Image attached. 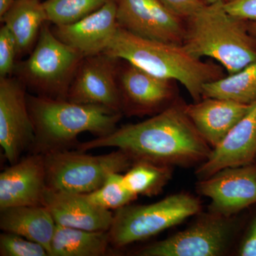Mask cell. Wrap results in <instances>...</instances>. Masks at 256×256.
Here are the masks:
<instances>
[{"label":"cell","instance_id":"1","mask_svg":"<svg viewBox=\"0 0 256 256\" xmlns=\"http://www.w3.org/2000/svg\"><path fill=\"white\" fill-rule=\"evenodd\" d=\"M186 106L172 105L156 116L114 132L79 142L76 150L86 152L114 148L133 162L148 161L166 166H194L206 161L212 148L197 130L186 112Z\"/></svg>","mask_w":256,"mask_h":256},{"label":"cell","instance_id":"2","mask_svg":"<svg viewBox=\"0 0 256 256\" xmlns=\"http://www.w3.org/2000/svg\"><path fill=\"white\" fill-rule=\"evenodd\" d=\"M104 54L160 78L181 82L196 102L206 82L223 77L220 66L204 62L183 44L148 40L120 26Z\"/></svg>","mask_w":256,"mask_h":256},{"label":"cell","instance_id":"3","mask_svg":"<svg viewBox=\"0 0 256 256\" xmlns=\"http://www.w3.org/2000/svg\"><path fill=\"white\" fill-rule=\"evenodd\" d=\"M35 130L32 153L44 154L76 146L77 138L88 132L98 137L117 129L122 112L104 106L80 104L67 99L28 95Z\"/></svg>","mask_w":256,"mask_h":256},{"label":"cell","instance_id":"4","mask_svg":"<svg viewBox=\"0 0 256 256\" xmlns=\"http://www.w3.org/2000/svg\"><path fill=\"white\" fill-rule=\"evenodd\" d=\"M186 20L182 44L195 56L216 60L229 74L256 60V40L242 20L227 12L222 0L206 3Z\"/></svg>","mask_w":256,"mask_h":256},{"label":"cell","instance_id":"5","mask_svg":"<svg viewBox=\"0 0 256 256\" xmlns=\"http://www.w3.org/2000/svg\"><path fill=\"white\" fill-rule=\"evenodd\" d=\"M48 22L42 26L28 60L16 63L14 73L38 96L67 99L69 87L85 57L57 38Z\"/></svg>","mask_w":256,"mask_h":256},{"label":"cell","instance_id":"6","mask_svg":"<svg viewBox=\"0 0 256 256\" xmlns=\"http://www.w3.org/2000/svg\"><path fill=\"white\" fill-rule=\"evenodd\" d=\"M202 210L200 198L180 193L148 205H126L116 210L109 229L110 246L120 249L182 223Z\"/></svg>","mask_w":256,"mask_h":256},{"label":"cell","instance_id":"7","mask_svg":"<svg viewBox=\"0 0 256 256\" xmlns=\"http://www.w3.org/2000/svg\"><path fill=\"white\" fill-rule=\"evenodd\" d=\"M47 188L55 191L86 194L100 188L109 175L127 171L132 160L120 150L92 156L68 150L44 154Z\"/></svg>","mask_w":256,"mask_h":256},{"label":"cell","instance_id":"8","mask_svg":"<svg viewBox=\"0 0 256 256\" xmlns=\"http://www.w3.org/2000/svg\"><path fill=\"white\" fill-rule=\"evenodd\" d=\"M236 222L210 212L198 214L184 230L146 246L136 252L139 256H220L232 245Z\"/></svg>","mask_w":256,"mask_h":256},{"label":"cell","instance_id":"9","mask_svg":"<svg viewBox=\"0 0 256 256\" xmlns=\"http://www.w3.org/2000/svg\"><path fill=\"white\" fill-rule=\"evenodd\" d=\"M25 89L16 78H0V144L10 164L31 150L35 140Z\"/></svg>","mask_w":256,"mask_h":256},{"label":"cell","instance_id":"10","mask_svg":"<svg viewBox=\"0 0 256 256\" xmlns=\"http://www.w3.org/2000/svg\"><path fill=\"white\" fill-rule=\"evenodd\" d=\"M118 26L136 36L182 44L181 18L160 0H114Z\"/></svg>","mask_w":256,"mask_h":256},{"label":"cell","instance_id":"11","mask_svg":"<svg viewBox=\"0 0 256 256\" xmlns=\"http://www.w3.org/2000/svg\"><path fill=\"white\" fill-rule=\"evenodd\" d=\"M117 60L104 53L85 57L69 87L67 100L76 104L104 106L122 112L117 82Z\"/></svg>","mask_w":256,"mask_h":256},{"label":"cell","instance_id":"12","mask_svg":"<svg viewBox=\"0 0 256 256\" xmlns=\"http://www.w3.org/2000/svg\"><path fill=\"white\" fill-rule=\"evenodd\" d=\"M196 190L210 200V212L232 217L256 204V166L227 168L198 181Z\"/></svg>","mask_w":256,"mask_h":256},{"label":"cell","instance_id":"13","mask_svg":"<svg viewBox=\"0 0 256 256\" xmlns=\"http://www.w3.org/2000/svg\"><path fill=\"white\" fill-rule=\"evenodd\" d=\"M47 190L44 156L32 153L0 174V210L18 206H44Z\"/></svg>","mask_w":256,"mask_h":256},{"label":"cell","instance_id":"14","mask_svg":"<svg viewBox=\"0 0 256 256\" xmlns=\"http://www.w3.org/2000/svg\"><path fill=\"white\" fill-rule=\"evenodd\" d=\"M256 158V101L250 110L212 149L195 172L198 180L210 178L227 168L250 164Z\"/></svg>","mask_w":256,"mask_h":256},{"label":"cell","instance_id":"15","mask_svg":"<svg viewBox=\"0 0 256 256\" xmlns=\"http://www.w3.org/2000/svg\"><path fill=\"white\" fill-rule=\"evenodd\" d=\"M118 26L116 2L110 0L77 22L55 26L53 32L60 41L87 57L104 53Z\"/></svg>","mask_w":256,"mask_h":256},{"label":"cell","instance_id":"16","mask_svg":"<svg viewBox=\"0 0 256 256\" xmlns=\"http://www.w3.org/2000/svg\"><path fill=\"white\" fill-rule=\"evenodd\" d=\"M44 206L50 212L56 224L62 226L90 232H108L114 220L111 210L92 204L85 194L47 188Z\"/></svg>","mask_w":256,"mask_h":256},{"label":"cell","instance_id":"17","mask_svg":"<svg viewBox=\"0 0 256 256\" xmlns=\"http://www.w3.org/2000/svg\"><path fill=\"white\" fill-rule=\"evenodd\" d=\"M122 111L129 114L156 112L172 96L170 82L128 64L119 77Z\"/></svg>","mask_w":256,"mask_h":256},{"label":"cell","instance_id":"18","mask_svg":"<svg viewBox=\"0 0 256 256\" xmlns=\"http://www.w3.org/2000/svg\"><path fill=\"white\" fill-rule=\"evenodd\" d=\"M252 104L204 98L196 104L186 106L185 109L197 130L213 149L248 114Z\"/></svg>","mask_w":256,"mask_h":256},{"label":"cell","instance_id":"19","mask_svg":"<svg viewBox=\"0 0 256 256\" xmlns=\"http://www.w3.org/2000/svg\"><path fill=\"white\" fill-rule=\"evenodd\" d=\"M56 227L53 217L44 206H12L0 210L2 230L42 244L50 256Z\"/></svg>","mask_w":256,"mask_h":256},{"label":"cell","instance_id":"20","mask_svg":"<svg viewBox=\"0 0 256 256\" xmlns=\"http://www.w3.org/2000/svg\"><path fill=\"white\" fill-rule=\"evenodd\" d=\"M1 22L14 36L20 57L33 50L48 18L40 0H15L11 9L1 18Z\"/></svg>","mask_w":256,"mask_h":256},{"label":"cell","instance_id":"21","mask_svg":"<svg viewBox=\"0 0 256 256\" xmlns=\"http://www.w3.org/2000/svg\"><path fill=\"white\" fill-rule=\"evenodd\" d=\"M110 246L108 232H90L56 225L50 256H102Z\"/></svg>","mask_w":256,"mask_h":256},{"label":"cell","instance_id":"22","mask_svg":"<svg viewBox=\"0 0 256 256\" xmlns=\"http://www.w3.org/2000/svg\"><path fill=\"white\" fill-rule=\"evenodd\" d=\"M226 99L244 104L256 101V60L236 73L206 82L202 98Z\"/></svg>","mask_w":256,"mask_h":256},{"label":"cell","instance_id":"23","mask_svg":"<svg viewBox=\"0 0 256 256\" xmlns=\"http://www.w3.org/2000/svg\"><path fill=\"white\" fill-rule=\"evenodd\" d=\"M172 176V166L136 161L124 174V182L130 191L138 196L152 197L163 191Z\"/></svg>","mask_w":256,"mask_h":256},{"label":"cell","instance_id":"24","mask_svg":"<svg viewBox=\"0 0 256 256\" xmlns=\"http://www.w3.org/2000/svg\"><path fill=\"white\" fill-rule=\"evenodd\" d=\"M110 0H46L43 2L48 22L72 24L95 12Z\"/></svg>","mask_w":256,"mask_h":256},{"label":"cell","instance_id":"25","mask_svg":"<svg viewBox=\"0 0 256 256\" xmlns=\"http://www.w3.org/2000/svg\"><path fill=\"white\" fill-rule=\"evenodd\" d=\"M85 196L92 204L109 210H118L138 198L124 184V174L118 172L109 175L100 188Z\"/></svg>","mask_w":256,"mask_h":256},{"label":"cell","instance_id":"26","mask_svg":"<svg viewBox=\"0 0 256 256\" xmlns=\"http://www.w3.org/2000/svg\"><path fill=\"white\" fill-rule=\"evenodd\" d=\"M1 256H50L44 246L38 242L3 232L0 235Z\"/></svg>","mask_w":256,"mask_h":256},{"label":"cell","instance_id":"27","mask_svg":"<svg viewBox=\"0 0 256 256\" xmlns=\"http://www.w3.org/2000/svg\"><path fill=\"white\" fill-rule=\"evenodd\" d=\"M18 50L14 37L6 25L0 28V78L10 77L14 73Z\"/></svg>","mask_w":256,"mask_h":256},{"label":"cell","instance_id":"28","mask_svg":"<svg viewBox=\"0 0 256 256\" xmlns=\"http://www.w3.org/2000/svg\"><path fill=\"white\" fill-rule=\"evenodd\" d=\"M229 14L238 20L256 21V0H222Z\"/></svg>","mask_w":256,"mask_h":256},{"label":"cell","instance_id":"29","mask_svg":"<svg viewBox=\"0 0 256 256\" xmlns=\"http://www.w3.org/2000/svg\"><path fill=\"white\" fill-rule=\"evenodd\" d=\"M163 4L181 18H188L206 4L203 0H160Z\"/></svg>","mask_w":256,"mask_h":256},{"label":"cell","instance_id":"30","mask_svg":"<svg viewBox=\"0 0 256 256\" xmlns=\"http://www.w3.org/2000/svg\"><path fill=\"white\" fill-rule=\"evenodd\" d=\"M240 256H256V216L250 223L246 235L238 250Z\"/></svg>","mask_w":256,"mask_h":256},{"label":"cell","instance_id":"31","mask_svg":"<svg viewBox=\"0 0 256 256\" xmlns=\"http://www.w3.org/2000/svg\"><path fill=\"white\" fill-rule=\"evenodd\" d=\"M14 2L15 0H0V18L11 9Z\"/></svg>","mask_w":256,"mask_h":256},{"label":"cell","instance_id":"32","mask_svg":"<svg viewBox=\"0 0 256 256\" xmlns=\"http://www.w3.org/2000/svg\"><path fill=\"white\" fill-rule=\"evenodd\" d=\"M249 30H250L252 36H255L256 38V21H254V22L250 24V26H249Z\"/></svg>","mask_w":256,"mask_h":256},{"label":"cell","instance_id":"33","mask_svg":"<svg viewBox=\"0 0 256 256\" xmlns=\"http://www.w3.org/2000/svg\"><path fill=\"white\" fill-rule=\"evenodd\" d=\"M207 4H212V3L220 1V0H204Z\"/></svg>","mask_w":256,"mask_h":256}]
</instances>
